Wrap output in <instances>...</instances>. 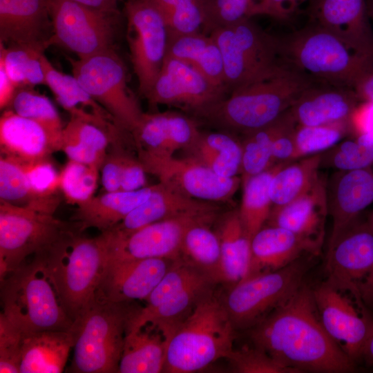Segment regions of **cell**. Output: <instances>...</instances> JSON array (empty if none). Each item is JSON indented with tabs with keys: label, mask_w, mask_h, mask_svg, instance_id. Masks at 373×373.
<instances>
[{
	"label": "cell",
	"mask_w": 373,
	"mask_h": 373,
	"mask_svg": "<svg viewBox=\"0 0 373 373\" xmlns=\"http://www.w3.org/2000/svg\"><path fill=\"white\" fill-rule=\"evenodd\" d=\"M247 331L252 345L296 373H344L356 368V364L323 328L312 289L305 283L283 305Z\"/></svg>",
	"instance_id": "obj_1"
},
{
	"label": "cell",
	"mask_w": 373,
	"mask_h": 373,
	"mask_svg": "<svg viewBox=\"0 0 373 373\" xmlns=\"http://www.w3.org/2000/svg\"><path fill=\"white\" fill-rule=\"evenodd\" d=\"M316 80L289 66L275 77L236 90L192 115L223 131L245 135L278 119Z\"/></svg>",
	"instance_id": "obj_2"
},
{
	"label": "cell",
	"mask_w": 373,
	"mask_h": 373,
	"mask_svg": "<svg viewBox=\"0 0 373 373\" xmlns=\"http://www.w3.org/2000/svg\"><path fill=\"white\" fill-rule=\"evenodd\" d=\"M47 269L74 322L95 300L106 252L100 235L88 238L74 225L34 255Z\"/></svg>",
	"instance_id": "obj_3"
},
{
	"label": "cell",
	"mask_w": 373,
	"mask_h": 373,
	"mask_svg": "<svg viewBox=\"0 0 373 373\" xmlns=\"http://www.w3.org/2000/svg\"><path fill=\"white\" fill-rule=\"evenodd\" d=\"M278 39L285 64L326 84L353 89L373 69L372 59L358 53L335 34L312 21Z\"/></svg>",
	"instance_id": "obj_4"
},
{
	"label": "cell",
	"mask_w": 373,
	"mask_h": 373,
	"mask_svg": "<svg viewBox=\"0 0 373 373\" xmlns=\"http://www.w3.org/2000/svg\"><path fill=\"white\" fill-rule=\"evenodd\" d=\"M1 314L25 333L68 330L73 321L46 267L34 256L1 279Z\"/></svg>",
	"instance_id": "obj_5"
},
{
	"label": "cell",
	"mask_w": 373,
	"mask_h": 373,
	"mask_svg": "<svg viewBox=\"0 0 373 373\" xmlns=\"http://www.w3.org/2000/svg\"><path fill=\"white\" fill-rule=\"evenodd\" d=\"M235 328L223 301L204 296L170 338L164 372L199 371L233 352Z\"/></svg>",
	"instance_id": "obj_6"
},
{
	"label": "cell",
	"mask_w": 373,
	"mask_h": 373,
	"mask_svg": "<svg viewBox=\"0 0 373 373\" xmlns=\"http://www.w3.org/2000/svg\"><path fill=\"white\" fill-rule=\"evenodd\" d=\"M133 303L94 302L74 321L73 356L69 370L78 373L119 372Z\"/></svg>",
	"instance_id": "obj_7"
},
{
	"label": "cell",
	"mask_w": 373,
	"mask_h": 373,
	"mask_svg": "<svg viewBox=\"0 0 373 373\" xmlns=\"http://www.w3.org/2000/svg\"><path fill=\"white\" fill-rule=\"evenodd\" d=\"M251 18L218 28L209 35L222 58L224 86L229 94L284 73L279 39L262 29Z\"/></svg>",
	"instance_id": "obj_8"
},
{
	"label": "cell",
	"mask_w": 373,
	"mask_h": 373,
	"mask_svg": "<svg viewBox=\"0 0 373 373\" xmlns=\"http://www.w3.org/2000/svg\"><path fill=\"white\" fill-rule=\"evenodd\" d=\"M314 256H304L280 269L251 276L233 285L223 303L235 329H250L283 305L304 283Z\"/></svg>",
	"instance_id": "obj_9"
},
{
	"label": "cell",
	"mask_w": 373,
	"mask_h": 373,
	"mask_svg": "<svg viewBox=\"0 0 373 373\" xmlns=\"http://www.w3.org/2000/svg\"><path fill=\"white\" fill-rule=\"evenodd\" d=\"M69 61L73 76L84 89L119 128L131 133L144 112L128 88L126 68L114 49Z\"/></svg>",
	"instance_id": "obj_10"
},
{
	"label": "cell",
	"mask_w": 373,
	"mask_h": 373,
	"mask_svg": "<svg viewBox=\"0 0 373 373\" xmlns=\"http://www.w3.org/2000/svg\"><path fill=\"white\" fill-rule=\"evenodd\" d=\"M325 280L358 297L373 313V225L367 215L329 242Z\"/></svg>",
	"instance_id": "obj_11"
},
{
	"label": "cell",
	"mask_w": 373,
	"mask_h": 373,
	"mask_svg": "<svg viewBox=\"0 0 373 373\" xmlns=\"http://www.w3.org/2000/svg\"><path fill=\"white\" fill-rule=\"evenodd\" d=\"M71 227L53 214L0 201V279Z\"/></svg>",
	"instance_id": "obj_12"
},
{
	"label": "cell",
	"mask_w": 373,
	"mask_h": 373,
	"mask_svg": "<svg viewBox=\"0 0 373 373\" xmlns=\"http://www.w3.org/2000/svg\"><path fill=\"white\" fill-rule=\"evenodd\" d=\"M312 289L325 332L357 365L373 334V313L355 294L326 280Z\"/></svg>",
	"instance_id": "obj_13"
},
{
	"label": "cell",
	"mask_w": 373,
	"mask_h": 373,
	"mask_svg": "<svg viewBox=\"0 0 373 373\" xmlns=\"http://www.w3.org/2000/svg\"><path fill=\"white\" fill-rule=\"evenodd\" d=\"M124 12L131 60L139 93L145 97L162 66L169 28L162 13L149 0H127Z\"/></svg>",
	"instance_id": "obj_14"
},
{
	"label": "cell",
	"mask_w": 373,
	"mask_h": 373,
	"mask_svg": "<svg viewBox=\"0 0 373 373\" xmlns=\"http://www.w3.org/2000/svg\"><path fill=\"white\" fill-rule=\"evenodd\" d=\"M216 213L186 214L129 232L113 229L101 232L106 258L175 260L180 257L182 241L188 228L200 221H213Z\"/></svg>",
	"instance_id": "obj_15"
},
{
	"label": "cell",
	"mask_w": 373,
	"mask_h": 373,
	"mask_svg": "<svg viewBox=\"0 0 373 373\" xmlns=\"http://www.w3.org/2000/svg\"><path fill=\"white\" fill-rule=\"evenodd\" d=\"M137 153L146 173L195 199L213 203L229 201L242 181L238 176L219 175L191 156L180 158L143 149H137Z\"/></svg>",
	"instance_id": "obj_16"
},
{
	"label": "cell",
	"mask_w": 373,
	"mask_h": 373,
	"mask_svg": "<svg viewBox=\"0 0 373 373\" xmlns=\"http://www.w3.org/2000/svg\"><path fill=\"white\" fill-rule=\"evenodd\" d=\"M50 45L59 44L84 59L113 48L114 15L72 0H50Z\"/></svg>",
	"instance_id": "obj_17"
},
{
	"label": "cell",
	"mask_w": 373,
	"mask_h": 373,
	"mask_svg": "<svg viewBox=\"0 0 373 373\" xmlns=\"http://www.w3.org/2000/svg\"><path fill=\"white\" fill-rule=\"evenodd\" d=\"M227 95L225 88L213 84L189 64L166 55L161 70L144 98L151 107L175 106L192 113Z\"/></svg>",
	"instance_id": "obj_18"
},
{
	"label": "cell",
	"mask_w": 373,
	"mask_h": 373,
	"mask_svg": "<svg viewBox=\"0 0 373 373\" xmlns=\"http://www.w3.org/2000/svg\"><path fill=\"white\" fill-rule=\"evenodd\" d=\"M173 260L106 258L95 298L113 303L146 300Z\"/></svg>",
	"instance_id": "obj_19"
},
{
	"label": "cell",
	"mask_w": 373,
	"mask_h": 373,
	"mask_svg": "<svg viewBox=\"0 0 373 373\" xmlns=\"http://www.w3.org/2000/svg\"><path fill=\"white\" fill-rule=\"evenodd\" d=\"M311 21L373 59V30L365 0H312Z\"/></svg>",
	"instance_id": "obj_20"
},
{
	"label": "cell",
	"mask_w": 373,
	"mask_h": 373,
	"mask_svg": "<svg viewBox=\"0 0 373 373\" xmlns=\"http://www.w3.org/2000/svg\"><path fill=\"white\" fill-rule=\"evenodd\" d=\"M50 0H0V44L47 48Z\"/></svg>",
	"instance_id": "obj_21"
},
{
	"label": "cell",
	"mask_w": 373,
	"mask_h": 373,
	"mask_svg": "<svg viewBox=\"0 0 373 373\" xmlns=\"http://www.w3.org/2000/svg\"><path fill=\"white\" fill-rule=\"evenodd\" d=\"M327 214V186L320 176L305 193L283 207L272 209L268 220L270 225L294 233L319 253L324 240Z\"/></svg>",
	"instance_id": "obj_22"
},
{
	"label": "cell",
	"mask_w": 373,
	"mask_h": 373,
	"mask_svg": "<svg viewBox=\"0 0 373 373\" xmlns=\"http://www.w3.org/2000/svg\"><path fill=\"white\" fill-rule=\"evenodd\" d=\"M200 133L196 119L169 111L143 113L131 134L136 149L173 155L189 148Z\"/></svg>",
	"instance_id": "obj_23"
},
{
	"label": "cell",
	"mask_w": 373,
	"mask_h": 373,
	"mask_svg": "<svg viewBox=\"0 0 373 373\" xmlns=\"http://www.w3.org/2000/svg\"><path fill=\"white\" fill-rule=\"evenodd\" d=\"M123 132L108 120L70 115L62 131L60 151L68 160L100 168L110 146L122 142Z\"/></svg>",
	"instance_id": "obj_24"
},
{
	"label": "cell",
	"mask_w": 373,
	"mask_h": 373,
	"mask_svg": "<svg viewBox=\"0 0 373 373\" xmlns=\"http://www.w3.org/2000/svg\"><path fill=\"white\" fill-rule=\"evenodd\" d=\"M327 191L328 213L332 219L330 242L373 202V170L342 171Z\"/></svg>",
	"instance_id": "obj_25"
},
{
	"label": "cell",
	"mask_w": 373,
	"mask_h": 373,
	"mask_svg": "<svg viewBox=\"0 0 373 373\" xmlns=\"http://www.w3.org/2000/svg\"><path fill=\"white\" fill-rule=\"evenodd\" d=\"M359 99L353 89L315 84L305 90L289 108L300 126L349 122Z\"/></svg>",
	"instance_id": "obj_26"
},
{
	"label": "cell",
	"mask_w": 373,
	"mask_h": 373,
	"mask_svg": "<svg viewBox=\"0 0 373 373\" xmlns=\"http://www.w3.org/2000/svg\"><path fill=\"white\" fill-rule=\"evenodd\" d=\"M218 210V205L213 202L193 198L158 182L153 185L146 200L111 229L129 232L158 221L186 214L217 212Z\"/></svg>",
	"instance_id": "obj_27"
},
{
	"label": "cell",
	"mask_w": 373,
	"mask_h": 373,
	"mask_svg": "<svg viewBox=\"0 0 373 373\" xmlns=\"http://www.w3.org/2000/svg\"><path fill=\"white\" fill-rule=\"evenodd\" d=\"M251 257L247 277L280 269L308 255L319 253L307 241L284 228L260 229L251 241Z\"/></svg>",
	"instance_id": "obj_28"
},
{
	"label": "cell",
	"mask_w": 373,
	"mask_h": 373,
	"mask_svg": "<svg viewBox=\"0 0 373 373\" xmlns=\"http://www.w3.org/2000/svg\"><path fill=\"white\" fill-rule=\"evenodd\" d=\"M0 147L1 155L21 162L50 158L59 151L42 126L8 108L3 111L0 117Z\"/></svg>",
	"instance_id": "obj_29"
},
{
	"label": "cell",
	"mask_w": 373,
	"mask_h": 373,
	"mask_svg": "<svg viewBox=\"0 0 373 373\" xmlns=\"http://www.w3.org/2000/svg\"><path fill=\"white\" fill-rule=\"evenodd\" d=\"M152 189L153 185L132 191H104L93 196L77 206L72 218L74 224L80 232L89 228L108 231L146 200Z\"/></svg>",
	"instance_id": "obj_30"
},
{
	"label": "cell",
	"mask_w": 373,
	"mask_h": 373,
	"mask_svg": "<svg viewBox=\"0 0 373 373\" xmlns=\"http://www.w3.org/2000/svg\"><path fill=\"white\" fill-rule=\"evenodd\" d=\"M75 343L71 329L23 332L19 373H60Z\"/></svg>",
	"instance_id": "obj_31"
},
{
	"label": "cell",
	"mask_w": 373,
	"mask_h": 373,
	"mask_svg": "<svg viewBox=\"0 0 373 373\" xmlns=\"http://www.w3.org/2000/svg\"><path fill=\"white\" fill-rule=\"evenodd\" d=\"M168 343L163 332L151 324L127 327L118 372H164Z\"/></svg>",
	"instance_id": "obj_32"
},
{
	"label": "cell",
	"mask_w": 373,
	"mask_h": 373,
	"mask_svg": "<svg viewBox=\"0 0 373 373\" xmlns=\"http://www.w3.org/2000/svg\"><path fill=\"white\" fill-rule=\"evenodd\" d=\"M166 55L189 64L213 84L224 88L221 52L210 35L200 31L169 34Z\"/></svg>",
	"instance_id": "obj_33"
},
{
	"label": "cell",
	"mask_w": 373,
	"mask_h": 373,
	"mask_svg": "<svg viewBox=\"0 0 373 373\" xmlns=\"http://www.w3.org/2000/svg\"><path fill=\"white\" fill-rule=\"evenodd\" d=\"M221 249V282L237 284L249 274L251 240L246 234L238 211L229 213L218 233Z\"/></svg>",
	"instance_id": "obj_34"
},
{
	"label": "cell",
	"mask_w": 373,
	"mask_h": 373,
	"mask_svg": "<svg viewBox=\"0 0 373 373\" xmlns=\"http://www.w3.org/2000/svg\"><path fill=\"white\" fill-rule=\"evenodd\" d=\"M41 61L45 76V85L50 89L58 103L70 115L97 117L115 123L113 117L90 96L73 75L70 76L56 69L44 53L41 57Z\"/></svg>",
	"instance_id": "obj_35"
},
{
	"label": "cell",
	"mask_w": 373,
	"mask_h": 373,
	"mask_svg": "<svg viewBox=\"0 0 373 373\" xmlns=\"http://www.w3.org/2000/svg\"><path fill=\"white\" fill-rule=\"evenodd\" d=\"M196 159L219 175L238 176L241 171L242 145L230 133H200L189 148Z\"/></svg>",
	"instance_id": "obj_36"
},
{
	"label": "cell",
	"mask_w": 373,
	"mask_h": 373,
	"mask_svg": "<svg viewBox=\"0 0 373 373\" xmlns=\"http://www.w3.org/2000/svg\"><path fill=\"white\" fill-rule=\"evenodd\" d=\"M321 162L322 155L318 153L284 164L270 182L272 209L291 202L308 191L320 177Z\"/></svg>",
	"instance_id": "obj_37"
},
{
	"label": "cell",
	"mask_w": 373,
	"mask_h": 373,
	"mask_svg": "<svg viewBox=\"0 0 373 373\" xmlns=\"http://www.w3.org/2000/svg\"><path fill=\"white\" fill-rule=\"evenodd\" d=\"M288 162L275 163L270 168L242 181L243 193L239 216L247 236L251 240L268 220L273 207L269 186L276 172Z\"/></svg>",
	"instance_id": "obj_38"
},
{
	"label": "cell",
	"mask_w": 373,
	"mask_h": 373,
	"mask_svg": "<svg viewBox=\"0 0 373 373\" xmlns=\"http://www.w3.org/2000/svg\"><path fill=\"white\" fill-rule=\"evenodd\" d=\"M200 221L186 231L180 256L209 276L216 283L221 282V249L218 233L209 224Z\"/></svg>",
	"instance_id": "obj_39"
},
{
	"label": "cell",
	"mask_w": 373,
	"mask_h": 373,
	"mask_svg": "<svg viewBox=\"0 0 373 373\" xmlns=\"http://www.w3.org/2000/svg\"><path fill=\"white\" fill-rule=\"evenodd\" d=\"M294 118L289 109L273 123L245 134L242 145V180L260 173L275 163L272 144L276 136Z\"/></svg>",
	"instance_id": "obj_40"
},
{
	"label": "cell",
	"mask_w": 373,
	"mask_h": 373,
	"mask_svg": "<svg viewBox=\"0 0 373 373\" xmlns=\"http://www.w3.org/2000/svg\"><path fill=\"white\" fill-rule=\"evenodd\" d=\"M0 201L50 214L57 209L35 194L22 162L3 155L0 157Z\"/></svg>",
	"instance_id": "obj_41"
},
{
	"label": "cell",
	"mask_w": 373,
	"mask_h": 373,
	"mask_svg": "<svg viewBox=\"0 0 373 373\" xmlns=\"http://www.w3.org/2000/svg\"><path fill=\"white\" fill-rule=\"evenodd\" d=\"M0 64L19 88L45 85L41 57L46 49L24 46L0 44Z\"/></svg>",
	"instance_id": "obj_42"
},
{
	"label": "cell",
	"mask_w": 373,
	"mask_h": 373,
	"mask_svg": "<svg viewBox=\"0 0 373 373\" xmlns=\"http://www.w3.org/2000/svg\"><path fill=\"white\" fill-rule=\"evenodd\" d=\"M7 108L42 126L60 151L64 126L57 110L48 97L35 91L32 87L19 88Z\"/></svg>",
	"instance_id": "obj_43"
},
{
	"label": "cell",
	"mask_w": 373,
	"mask_h": 373,
	"mask_svg": "<svg viewBox=\"0 0 373 373\" xmlns=\"http://www.w3.org/2000/svg\"><path fill=\"white\" fill-rule=\"evenodd\" d=\"M265 0H204L202 32L209 35L242 19L262 15Z\"/></svg>",
	"instance_id": "obj_44"
},
{
	"label": "cell",
	"mask_w": 373,
	"mask_h": 373,
	"mask_svg": "<svg viewBox=\"0 0 373 373\" xmlns=\"http://www.w3.org/2000/svg\"><path fill=\"white\" fill-rule=\"evenodd\" d=\"M162 13L169 35H182L202 30L204 0H149Z\"/></svg>",
	"instance_id": "obj_45"
},
{
	"label": "cell",
	"mask_w": 373,
	"mask_h": 373,
	"mask_svg": "<svg viewBox=\"0 0 373 373\" xmlns=\"http://www.w3.org/2000/svg\"><path fill=\"white\" fill-rule=\"evenodd\" d=\"M99 171L97 167L68 160L60 171L59 183L66 202L77 206L94 196Z\"/></svg>",
	"instance_id": "obj_46"
},
{
	"label": "cell",
	"mask_w": 373,
	"mask_h": 373,
	"mask_svg": "<svg viewBox=\"0 0 373 373\" xmlns=\"http://www.w3.org/2000/svg\"><path fill=\"white\" fill-rule=\"evenodd\" d=\"M348 130H350L349 122L321 126L296 125L294 132L296 157L318 154L335 146Z\"/></svg>",
	"instance_id": "obj_47"
},
{
	"label": "cell",
	"mask_w": 373,
	"mask_h": 373,
	"mask_svg": "<svg viewBox=\"0 0 373 373\" xmlns=\"http://www.w3.org/2000/svg\"><path fill=\"white\" fill-rule=\"evenodd\" d=\"M328 161L340 171L370 167L373 164V137L356 136L343 142L332 151Z\"/></svg>",
	"instance_id": "obj_48"
},
{
	"label": "cell",
	"mask_w": 373,
	"mask_h": 373,
	"mask_svg": "<svg viewBox=\"0 0 373 373\" xmlns=\"http://www.w3.org/2000/svg\"><path fill=\"white\" fill-rule=\"evenodd\" d=\"M227 359L235 372L296 373L254 345L233 350Z\"/></svg>",
	"instance_id": "obj_49"
},
{
	"label": "cell",
	"mask_w": 373,
	"mask_h": 373,
	"mask_svg": "<svg viewBox=\"0 0 373 373\" xmlns=\"http://www.w3.org/2000/svg\"><path fill=\"white\" fill-rule=\"evenodd\" d=\"M23 332L0 314V372L19 373Z\"/></svg>",
	"instance_id": "obj_50"
},
{
	"label": "cell",
	"mask_w": 373,
	"mask_h": 373,
	"mask_svg": "<svg viewBox=\"0 0 373 373\" xmlns=\"http://www.w3.org/2000/svg\"><path fill=\"white\" fill-rule=\"evenodd\" d=\"M121 142L110 146L100 169L102 184L105 192L121 191L123 167L127 153Z\"/></svg>",
	"instance_id": "obj_51"
},
{
	"label": "cell",
	"mask_w": 373,
	"mask_h": 373,
	"mask_svg": "<svg viewBox=\"0 0 373 373\" xmlns=\"http://www.w3.org/2000/svg\"><path fill=\"white\" fill-rule=\"evenodd\" d=\"M296 123L291 121L275 137L272 144V159L274 163L290 162L297 159L294 139Z\"/></svg>",
	"instance_id": "obj_52"
},
{
	"label": "cell",
	"mask_w": 373,
	"mask_h": 373,
	"mask_svg": "<svg viewBox=\"0 0 373 373\" xmlns=\"http://www.w3.org/2000/svg\"><path fill=\"white\" fill-rule=\"evenodd\" d=\"M350 130L356 136L373 137V101H361L350 119Z\"/></svg>",
	"instance_id": "obj_53"
},
{
	"label": "cell",
	"mask_w": 373,
	"mask_h": 373,
	"mask_svg": "<svg viewBox=\"0 0 373 373\" xmlns=\"http://www.w3.org/2000/svg\"><path fill=\"white\" fill-rule=\"evenodd\" d=\"M306 1L309 0H265L262 15L285 19Z\"/></svg>",
	"instance_id": "obj_54"
},
{
	"label": "cell",
	"mask_w": 373,
	"mask_h": 373,
	"mask_svg": "<svg viewBox=\"0 0 373 373\" xmlns=\"http://www.w3.org/2000/svg\"><path fill=\"white\" fill-rule=\"evenodd\" d=\"M17 87L8 75L3 66L0 64V108L3 111L10 105Z\"/></svg>",
	"instance_id": "obj_55"
},
{
	"label": "cell",
	"mask_w": 373,
	"mask_h": 373,
	"mask_svg": "<svg viewBox=\"0 0 373 373\" xmlns=\"http://www.w3.org/2000/svg\"><path fill=\"white\" fill-rule=\"evenodd\" d=\"M353 90L361 102L373 101V69L356 82Z\"/></svg>",
	"instance_id": "obj_56"
},
{
	"label": "cell",
	"mask_w": 373,
	"mask_h": 373,
	"mask_svg": "<svg viewBox=\"0 0 373 373\" xmlns=\"http://www.w3.org/2000/svg\"><path fill=\"white\" fill-rule=\"evenodd\" d=\"M93 9L111 15L118 13V4L123 0H72Z\"/></svg>",
	"instance_id": "obj_57"
},
{
	"label": "cell",
	"mask_w": 373,
	"mask_h": 373,
	"mask_svg": "<svg viewBox=\"0 0 373 373\" xmlns=\"http://www.w3.org/2000/svg\"><path fill=\"white\" fill-rule=\"evenodd\" d=\"M361 361L367 365H373V334L369 338L364 347Z\"/></svg>",
	"instance_id": "obj_58"
},
{
	"label": "cell",
	"mask_w": 373,
	"mask_h": 373,
	"mask_svg": "<svg viewBox=\"0 0 373 373\" xmlns=\"http://www.w3.org/2000/svg\"><path fill=\"white\" fill-rule=\"evenodd\" d=\"M368 219L373 225V211L367 215Z\"/></svg>",
	"instance_id": "obj_59"
},
{
	"label": "cell",
	"mask_w": 373,
	"mask_h": 373,
	"mask_svg": "<svg viewBox=\"0 0 373 373\" xmlns=\"http://www.w3.org/2000/svg\"><path fill=\"white\" fill-rule=\"evenodd\" d=\"M367 10H368V11L371 10L370 12H371V13L372 14V15H373V1L371 3V6L367 5Z\"/></svg>",
	"instance_id": "obj_60"
}]
</instances>
